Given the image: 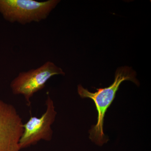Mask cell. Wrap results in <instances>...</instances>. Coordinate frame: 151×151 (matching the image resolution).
Returning a JSON list of instances; mask_svg holds the SVG:
<instances>
[{
	"label": "cell",
	"instance_id": "cell-1",
	"mask_svg": "<svg viewBox=\"0 0 151 151\" xmlns=\"http://www.w3.org/2000/svg\"><path fill=\"white\" fill-rule=\"evenodd\" d=\"M137 73L131 67L128 66L119 68L116 70L113 84L108 87L97 89V92H91L81 85H78V93L82 98H90L93 100L97 111V124L89 131V138L97 145L102 146L109 140L104 134V118L108 108L116 97V92L123 81H131L137 86L139 83L136 78Z\"/></svg>",
	"mask_w": 151,
	"mask_h": 151
},
{
	"label": "cell",
	"instance_id": "cell-2",
	"mask_svg": "<svg viewBox=\"0 0 151 151\" xmlns=\"http://www.w3.org/2000/svg\"><path fill=\"white\" fill-rule=\"evenodd\" d=\"M60 1L48 0H0V13L11 23L25 25L39 22L48 17Z\"/></svg>",
	"mask_w": 151,
	"mask_h": 151
},
{
	"label": "cell",
	"instance_id": "cell-3",
	"mask_svg": "<svg viewBox=\"0 0 151 151\" xmlns=\"http://www.w3.org/2000/svg\"><path fill=\"white\" fill-rule=\"evenodd\" d=\"M58 75L64 76L65 73L53 62L47 61L36 69L20 72L11 82V89L15 95H22L30 106L34 94L42 90L50 78Z\"/></svg>",
	"mask_w": 151,
	"mask_h": 151
},
{
	"label": "cell",
	"instance_id": "cell-4",
	"mask_svg": "<svg viewBox=\"0 0 151 151\" xmlns=\"http://www.w3.org/2000/svg\"><path fill=\"white\" fill-rule=\"evenodd\" d=\"M45 105L46 111L40 118L31 116L24 124L23 133L19 144L21 150L35 145L42 140L48 142L52 139L53 131L51 126L55 121L57 112L48 92L47 93Z\"/></svg>",
	"mask_w": 151,
	"mask_h": 151
},
{
	"label": "cell",
	"instance_id": "cell-5",
	"mask_svg": "<svg viewBox=\"0 0 151 151\" xmlns=\"http://www.w3.org/2000/svg\"><path fill=\"white\" fill-rule=\"evenodd\" d=\"M24 124L14 106L0 100V151H19Z\"/></svg>",
	"mask_w": 151,
	"mask_h": 151
}]
</instances>
